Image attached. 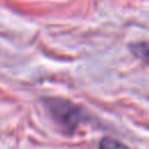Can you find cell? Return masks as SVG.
Returning a JSON list of instances; mask_svg holds the SVG:
<instances>
[{"mask_svg":"<svg viewBox=\"0 0 149 149\" xmlns=\"http://www.w3.org/2000/svg\"><path fill=\"white\" fill-rule=\"evenodd\" d=\"M43 104L51 119L66 134H72L84 120L80 107L70 100L54 97L45 98Z\"/></svg>","mask_w":149,"mask_h":149,"instance_id":"cell-1","label":"cell"},{"mask_svg":"<svg viewBox=\"0 0 149 149\" xmlns=\"http://www.w3.org/2000/svg\"><path fill=\"white\" fill-rule=\"evenodd\" d=\"M130 51L136 58H139L140 61L149 65V41L132 44Z\"/></svg>","mask_w":149,"mask_h":149,"instance_id":"cell-2","label":"cell"},{"mask_svg":"<svg viewBox=\"0 0 149 149\" xmlns=\"http://www.w3.org/2000/svg\"><path fill=\"white\" fill-rule=\"evenodd\" d=\"M99 148L100 149H129L126 144H123L122 142L112 139V137H104L101 139L100 143H99Z\"/></svg>","mask_w":149,"mask_h":149,"instance_id":"cell-3","label":"cell"}]
</instances>
